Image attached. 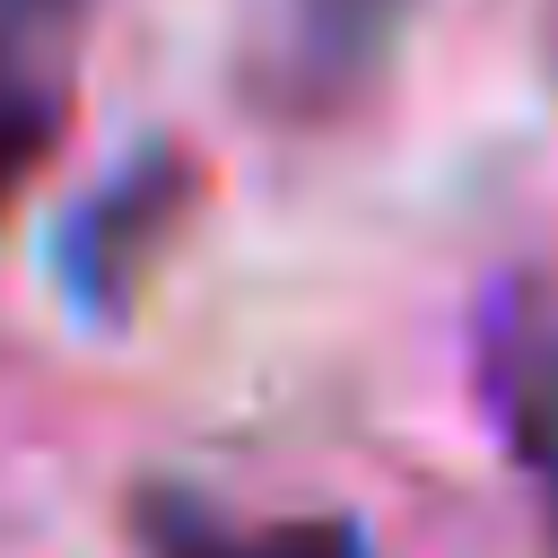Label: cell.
Returning <instances> with one entry per match:
<instances>
[{
	"mask_svg": "<svg viewBox=\"0 0 558 558\" xmlns=\"http://www.w3.org/2000/svg\"><path fill=\"white\" fill-rule=\"evenodd\" d=\"M192 192H201V174H192L183 148H148V157H131L105 192H87V209H78L70 235H61V270H70V288H78L87 314H122V305H131V288L148 279V262H157L166 235L183 227Z\"/></svg>",
	"mask_w": 558,
	"mask_h": 558,
	"instance_id": "6da1fadb",
	"label": "cell"
},
{
	"mask_svg": "<svg viewBox=\"0 0 558 558\" xmlns=\"http://www.w3.org/2000/svg\"><path fill=\"white\" fill-rule=\"evenodd\" d=\"M410 0H288V35H279V87L288 105L323 113L349 87L375 78V61L392 52Z\"/></svg>",
	"mask_w": 558,
	"mask_h": 558,
	"instance_id": "7a4b0ae2",
	"label": "cell"
},
{
	"mask_svg": "<svg viewBox=\"0 0 558 558\" xmlns=\"http://www.w3.org/2000/svg\"><path fill=\"white\" fill-rule=\"evenodd\" d=\"M61 122H70V87L0 26V209L44 174V157L61 148Z\"/></svg>",
	"mask_w": 558,
	"mask_h": 558,
	"instance_id": "3957f363",
	"label": "cell"
},
{
	"mask_svg": "<svg viewBox=\"0 0 558 558\" xmlns=\"http://www.w3.org/2000/svg\"><path fill=\"white\" fill-rule=\"evenodd\" d=\"M157 558H375L357 523L340 514H288V523H209V514H166L157 523Z\"/></svg>",
	"mask_w": 558,
	"mask_h": 558,
	"instance_id": "277c9868",
	"label": "cell"
},
{
	"mask_svg": "<svg viewBox=\"0 0 558 558\" xmlns=\"http://www.w3.org/2000/svg\"><path fill=\"white\" fill-rule=\"evenodd\" d=\"M506 427L523 453L558 462V323L532 340H506Z\"/></svg>",
	"mask_w": 558,
	"mask_h": 558,
	"instance_id": "5b68a950",
	"label": "cell"
},
{
	"mask_svg": "<svg viewBox=\"0 0 558 558\" xmlns=\"http://www.w3.org/2000/svg\"><path fill=\"white\" fill-rule=\"evenodd\" d=\"M87 0H0V26H70Z\"/></svg>",
	"mask_w": 558,
	"mask_h": 558,
	"instance_id": "8992f818",
	"label": "cell"
},
{
	"mask_svg": "<svg viewBox=\"0 0 558 558\" xmlns=\"http://www.w3.org/2000/svg\"><path fill=\"white\" fill-rule=\"evenodd\" d=\"M549 558H558V506H549Z\"/></svg>",
	"mask_w": 558,
	"mask_h": 558,
	"instance_id": "52a82bcc",
	"label": "cell"
}]
</instances>
